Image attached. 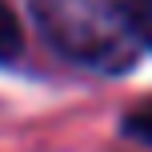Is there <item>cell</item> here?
I'll return each instance as SVG.
<instances>
[{
    "mask_svg": "<svg viewBox=\"0 0 152 152\" xmlns=\"http://www.w3.org/2000/svg\"><path fill=\"white\" fill-rule=\"evenodd\" d=\"M124 136L140 140V144H152V100L140 108H132L128 116H124Z\"/></svg>",
    "mask_w": 152,
    "mask_h": 152,
    "instance_id": "3957f363",
    "label": "cell"
},
{
    "mask_svg": "<svg viewBox=\"0 0 152 152\" xmlns=\"http://www.w3.org/2000/svg\"><path fill=\"white\" fill-rule=\"evenodd\" d=\"M108 4H112L116 20L124 24V32L144 48H152V0H108Z\"/></svg>",
    "mask_w": 152,
    "mask_h": 152,
    "instance_id": "6da1fadb",
    "label": "cell"
},
{
    "mask_svg": "<svg viewBox=\"0 0 152 152\" xmlns=\"http://www.w3.org/2000/svg\"><path fill=\"white\" fill-rule=\"evenodd\" d=\"M20 52H24V28L16 12L0 0V60H16Z\"/></svg>",
    "mask_w": 152,
    "mask_h": 152,
    "instance_id": "7a4b0ae2",
    "label": "cell"
}]
</instances>
